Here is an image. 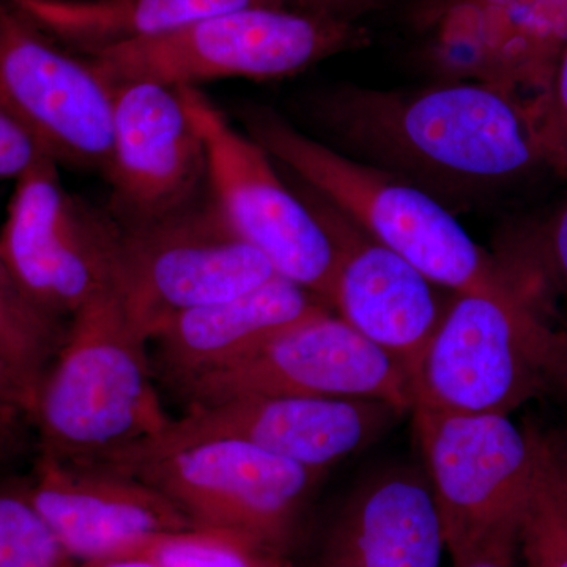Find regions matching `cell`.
<instances>
[{
  "mask_svg": "<svg viewBox=\"0 0 567 567\" xmlns=\"http://www.w3.org/2000/svg\"><path fill=\"white\" fill-rule=\"evenodd\" d=\"M402 415L404 410L375 399L245 395L188 406L158 439L137 450L204 439L240 440L324 473L374 443Z\"/></svg>",
  "mask_w": 567,
  "mask_h": 567,
  "instance_id": "9a60e30c",
  "label": "cell"
},
{
  "mask_svg": "<svg viewBox=\"0 0 567 567\" xmlns=\"http://www.w3.org/2000/svg\"><path fill=\"white\" fill-rule=\"evenodd\" d=\"M445 550L429 481L412 470L395 468L350 496L317 567H440Z\"/></svg>",
  "mask_w": 567,
  "mask_h": 567,
  "instance_id": "d6986e66",
  "label": "cell"
},
{
  "mask_svg": "<svg viewBox=\"0 0 567 567\" xmlns=\"http://www.w3.org/2000/svg\"><path fill=\"white\" fill-rule=\"evenodd\" d=\"M518 558L524 567H567V494L544 434L518 527Z\"/></svg>",
  "mask_w": 567,
  "mask_h": 567,
  "instance_id": "603a6c76",
  "label": "cell"
},
{
  "mask_svg": "<svg viewBox=\"0 0 567 567\" xmlns=\"http://www.w3.org/2000/svg\"><path fill=\"white\" fill-rule=\"evenodd\" d=\"M429 486L451 557L499 533L517 532L543 432L509 416L413 406Z\"/></svg>",
  "mask_w": 567,
  "mask_h": 567,
  "instance_id": "9c48e42d",
  "label": "cell"
},
{
  "mask_svg": "<svg viewBox=\"0 0 567 567\" xmlns=\"http://www.w3.org/2000/svg\"><path fill=\"white\" fill-rule=\"evenodd\" d=\"M547 443L567 494V435H547Z\"/></svg>",
  "mask_w": 567,
  "mask_h": 567,
  "instance_id": "1f68e13d",
  "label": "cell"
},
{
  "mask_svg": "<svg viewBox=\"0 0 567 567\" xmlns=\"http://www.w3.org/2000/svg\"><path fill=\"white\" fill-rule=\"evenodd\" d=\"M279 167L338 251L331 306L350 327L393 357L413 383L421 358L451 301L443 305L440 286L365 234L311 186Z\"/></svg>",
  "mask_w": 567,
  "mask_h": 567,
  "instance_id": "5bb4252c",
  "label": "cell"
},
{
  "mask_svg": "<svg viewBox=\"0 0 567 567\" xmlns=\"http://www.w3.org/2000/svg\"><path fill=\"white\" fill-rule=\"evenodd\" d=\"M554 391L567 393V336L522 290L454 293L413 377V406L509 416Z\"/></svg>",
  "mask_w": 567,
  "mask_h": 567,
  "instance_id": "277c9868",
  "label": "cell"
},
{
  "mask_svg": "<svg viewBox=\"0 0 567 567\" xmlns=\"http://www.w3.org/2000/svg\"><path fill=\"white\" fill-rule=\"evenodd\" d=\"M511 275L546 319L559 306L561 331L567 336V204L537 235L520 271Z\"/></svg>",
  "mask_w": 567,
  "mask_h": 567,
  "instance_id": "d4e9b609",
  "label": "cell"
},
{
  "mask_svg": "<svg viewBox=\"0 0 567 567\" xmlns=\"http://www.w3.org/2000/svg\"><path fill=\"white\" fill-rule=\"evenodd\" d=\"M22 447H24V440H22L21 427L0 421V465L10 464L21 456Z\"/></svg>",
  "mask_w": 567,
  "mask_h": 567,
  "instance_id": "4dcf8cb0",
  "label": "cell"
},
{
  "mask_svg": "<svg viewBox=\"0 0 567 567\" xmlns=\"http://www.w3.org/2000/svg\"><path fill=\"white\" fill-rule=\"evenodd\" d=\"M121 226L63 186L43 158L21 175L0 230V259L24 300L55 320L73 319L112 289Z\"/></svg>",
  "mask_w": 567,
  "mask_h": 567,
  "instance_id": "ba28073f",
  "label": "cell"
},
{
  "mask_svg": "<svg viewBox=\"0 0 567 567\" xmlns=\"http://www.w3.org/2000/svg\"><path fill=\"white\" fill-rule=\"evenodd\" d=\"M368 41V31L358 24L292 7H259L213 14L155 39L81 58L107 85L155 82L177 89L226 78L292 76Z\"/></svg>",
  "mask_w": 567,
  "mask_h": 567,
  "instance_id": "5b68a950",
  "label": "cell"
},
{
  "mask_svg": "<svg viewBox=\"0 0 567 567\" xmlns=\"http://www.w3.org/2000/svg\"><path fill=\"white\" fill-rule=\"evenodd\" d=\"M80 567H164L152 559L133 557V555H121V557H111L95 559V561L84 563Z\"/></svg>",
  "mask_w": 567,
  "mask_h": 567,
  "instance_id": "d6a6232c",
  "label": "cell"
},
{
  "mask_svg": "<svg viewBox=\"0 0 567 567\" xmlns=\"http://www.w3.org/2000/svg\"><path fill=\"white\" fill-rule=\"evenodd\" d=\"M544 163L567 177V41L546 89L529 104Z\"/></svg>",
  "mask_w": 567,
  "mask_h": 567,
  "instance_id": "484cf974",
  "label": "cell"
},
{
  "mask_svg": "<svg viewBox=\"0 0 567 567\" xmlns=\"http://www.w3.org/2000/svg\"><path fill=\"white\" fill-rule=\"evenodd\" d=\"M121 555L152 559L164 567H293L278 548L235 533L203 528L148 537Z\"/></svg>",
  "mask_w": 567,
  "mask_h": 567,
  "instance_id": "44dd1931",
  "label": "cell"
},
{
  "mask_svg": "<svg viewBox=\"0 0 567 567\" xmlns=\"http://www.w3.org/2000/svg\"><path fill=\"white\" fill-rule=\"evenodd\" d=\"M147 342L112 289L70 320L33 402L40 457L111 465L169 427Z\"/></svg>",
  "mask_w": 567,
  "mask_h": 567,
  "instance_id": "3957f363",
  "label": "cell"
},
{
  "mask_svg": "<svg viewBox=\"0 0 567 567\" xmlns=\"http://www.w3.org/2000/svg\"><path fill=\"white\" fill-rule=\"evenodd\" d=\"M43 158L50 156L0 107V181L17 182Z\"/></svg>",
  "mask_w": 567,
  "mask_h": 567,
  "instance_id": "4316f807",
  "label": "cell"
},
{
  "mask_svg": "<svg viewBox=\"0 0 567 567\" xmlns=\"http://www.w3.org/2000/svg\"><path fill=\"white\" fill-rule=\"evenodd\" d=\"M55 43L78 55L155 39L227 11L281 9L289 0H9Z\"/></svg>",
  "mask_w": 567,
  "mask_h": 567,
  "instance_id": "ffe728a7",
  "label": "cell"
},
{
  "mask_svg": "<svg viewBox=\"0 0 567 567\" xmlns=\"http://www.w3.org/2000/svg\"><path fill=\"white\" fill-rule=\"evenodd\" d=\"M415 24L451 76L544 91L567 41V0H420Z\"/></svg>",
  "mask_w": 567,
  "mask_h": 567,
  "instance_id": "2e32d148",
  "label": "cell"
},
{
  "mask_svg": "<svg viewBox=\"0 0 567 567\" xmlns=\"http://www.w3.org/2000/svg\"><path fill=\"white\" fill-rule=\"evenodd\" d=\"M306 121L320 142L399 175L451 210L544 163L529 102L472 80L421 89L338 85L309 93Z\"/></svg>",
  "mask_w": 567,
  "mask_h": 567,
  "instance_id": "6da1fadb",
  "label": "cell"
},
{
  "mask_svg": "<svg viewBox=\"0 0 567 567\" xmlns=\"http://www.w3.org/2000/svg\"><path fill=\"white\" fill-rule=\"evenodd\" d=\"M290 7L319 14L346 24H357L358 18L374 7L377 0H289Z\"/></svg>",
  "mask_w": 567,
  "mask_h": 567,
  "instance_id": "f546056e",
  "label": "cell"
},
{
  "mask_svg": "<svg viewBox=\"0 0 567 567\" xmlns=\"http://www.w3.org/2000/svg\"><path fill=\"white\" fill-rule=\"evenodd\" d=\"M177 92L203 136L208 185L234 233L276 274L331 306L338 251L322 224L278 174L275 159L237 132L203 91L183 85Z\"/></svg>",
  "mask_w": 567,
  "mask_h": 567,
  "instance_id": "30bf717a",
  "label": "cell"
},
{
  "mask_svg": "<svg viewBox=\"0 0 567 567\" xmlns=\"http://www.w3.org/2000/svg\"><path fill=\"white\" fill-rule=\"evenodd\" d=\"M0 107L55 163L106 175L114 121L110 85L9 0H0Z\"/></svg>",
  "mask_w": 567,
  "mask_h": 567,
  "instance_id": "7c38bea8",
  "label": "cell"
},
{
  "mask_svg": "<svg viewBox=\"0 0 567 567\" xmlns=\"http://www.w3.org/2000/svg\"><path fill=\"white\" fill-rule=\"evenodd\" d=\"M323 301L282 276L257 289L173 317L155 338V374L174 393L234 363Z\"/></svg>",
  "mask_w": 567,
  "mask_h": 567,
  "instance_id": "ac0fdd59",
  "label": "cell"
},
{
  "mask_svg": "<svg viewBox=\"0 0 567 567\" xmlns=\"http://www.w3.org/2000/svg\"><path fill=\"white\" fill-rule=\"evenodd\" d=\"M31 415L32 399L9 364L0 358V421L21 427L22 421H31Z\"/></svg>",
  "mask_w": 567,
  "mask_h": 567,
  "instance_id": "f1b7e54d",
  "label": "cell"
},
{
  "mask_svg": "<svg viewBox=\"0 0 567 567\" xmlns=\"http://www.w3.org/2000/svg\"><path fill=\"white\" fill-rule=\"evenodd\" d=\"M188 406L245 395L375 399L412 412L409 372L327 309L290 324L178 393Z\"/></svg>",
  "mask_w": 567,
  "mask_h": 567,
  "instance_id": "8fae6325",
  "label": "cell"
},
{
  "mask_svg": "<svg viewBox=\"0 0 567 567\" xmlns=\"http://www.w3.org/2000/svg\"><path fill=\"white\" fill-rule=\"evenodd\" d=\"M0 284H3V286L10 287V289H14L13 282H11V279L9 278V275H7L6 268H3L2 259H0ZM18 292V290H17Z\"/></svg>",
  "mask_w": 567,
  "mask_h": 567,
  "instance_id": "836d02e7",
  "label": "cell"
},
{
  "mask_svg": "<svg viewBox=\"0 0 567 567\" xmlns=\"http://www.w3.org/2000/svg\"><path fill=\"white\" fill-rule=\"evenodd\" d=\"M66 328L0 284V358L35 402L37 391L61 349Z\"/></svg>",
  "mask_w": 567,
  "mask_h": 567,
  "instance_id": "7402d4cb",
  "label": "cell"
},
{
  "mask_svg": "<svg viewBox=\"0 0 567 567\" xmlns=\"http://www.w3.org/2000/svg\"><path fill=\"white\" fill-rule=\"evenodd\" d=\"M28 492L80 566L117 557L148 537L193 528L169 498L114 466L37 456Z\"/></svg>",
  "mask_w": 567,
  "mask_h": 567,
  "instance_id": "e0dca14e",
  "label": "cell"
},
{
  "mask_svg": "<svg viewBox=\"0 0 567 567\" xmlns=\"http://www.w3.org/2000/svg\"><path fill=\"white\" fill-rule=\"evenodd\" d=\"M451 559L453 567H518V529L488 537Z\"/></svg>",
  "mask_w": 567,
  "mask_h": 567,
  "instance_id": "83f0119b",
  "label": "cell"
},
{
  "mask_svg": "<svg viewBox=\"0 0 567 567\" xmlns=\"http://www.w3.org/2000/svg\"><path fill=\"white\" fill-rule=\"evenodd\" d=\"M275 268L234 233L208 192L167 218L122 229L112 290L147 341L173 317L274 279Z\"/></svg>",
  "mask_w": 567,
  "mask_h": 567,
  "instance_id": "52a82bcc",
  "label": "cell"
},
{
  "mask_svg": "<svg viewBox=\"0 0 567 567\" xmlns=\"http://www.w3.org/2000/svg\"><path fill=\"white\" fill-rule=\"evenodd\" d=\"M0 567H80L33 506L28 477H0Z\"/></svg>",
  "mask_w": 567,
  "mask_h": 567,
  "instance_id": "cb8c5ba5",
  "label": "cell"
},
{
  "mask_svg": "<svg viewBox=\"0 0 567 567\" xmlns=\"http://www.w3.org/2000/svg\"><path fill=\"white\" fill-rule=\"evenodd\" d=\"M237 115L246 134L374 240L454 293L506 295L520 287L466 234L453 212L412 182L350 158L262 104Z\"/></svg>",
  "mask_w": 567,
  "mask_h": 567,
  "instance_id": "7a4b0ae2",
  "label": "cell"
},
{
  "mask_svg": "<svg viewBox=\"0 0 567 567\" xmlns=\"http://www.w3.org/2000/svg\"><path fill=\"white\" fill-rule=\"evenodd\" d=\"M110 87L114 121L104 178L112 219L128 229L197 203L208 192L207 148L177 89L155 82Z\"/></svg>",
  "mask_w": 567,
  "mask_h": 567,
  "instance_id": "4fadbf2b",
  "label": "cell"
},
{
  "mask_svg": "<svg viewBox=\"0 0 567 567\" xmlns=\"http://www.w3.org/2000/svg\"><path fill=\"white\" fill-rule=\"evenodd\" d=\"M107 466L156 488L193 528L251 537L284 554L323 475L230 439L141 447Z\"/></svg>",
  "mask_w": 567,
  "mask_h": 567,
  "instance_id": "8992f818",
  "label": "cell"
}]
</instances>
